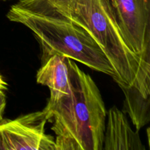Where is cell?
Instances as JSON below:
<instances>
[{
  "mask_svg": "<svg viewBox=\"0 0 150 150\" xmlns=\"http://www.w3.org/2000/svg\"><path fill=\"white\" fill-rule=\"evenodd\" d=\"M35 35L42 48V64L54 55H62L111 76L115 72L94 38L48 0H19L7 13Z\"/></svg>",
  "mask_w": 150,
  "mask_h": 150,
  "instance_id": "6da1fadb",
  "label": "cell"
},
{
  "mask_svg": "<svg viewBox=\"0 0 150 150\" xmlns=\"http://www.w3.org/2000/svg\"><path fill=\"white\" fill-rule=\"evenodd\" d=\"M70 89L44 108L56 134V150H103L106 109L90 76L67 58Z\"/></svg>",
  "mask_w": 150,
  "mask_h": 150,
  "instance_id": "7a4b0ae2",
  "label": "cell"
},
{
  "mask_svg": "<svg viewBox=\"0 0 150 150\" xmlns=\"http://www.w3.org/2000/svg\"><path fill=\"white\" fill-rule=\"evenodd\" d=\"M64 13L99 45L115 72L120 87L135 86L145 98L149 97L150 62L127 45L107 0H71Z\"/></svg>",
  "mask_w": 150,
  "mask_h": 150,
  "instance_id": "3957f363",
  "label": "cell"
},
{
  "mask_svg": "<svg viewBox=\"0 0 150 150\" xmlns=\"http://www.w3.org/2000/svg\"><path fill=\"white\" fill-rule=\"evenodd\" d=\"M127 45L150 62V0H107Z\"/></svg>",
  "mask_w": 150,
  "mask_h": 150,
  "instance_id": "277c9868",
  "label": "cell"
},
{
  "mask_svg": "<svg viewBox=\"0 0 150 150\" xmlns=\"http://www.w3.org/2000/svg\"><path fill=\"white\" fill-rule=\"evenodd\" d=\"M48 122L45 110L15 120L0 121V150H56L55 140L47 135Z\"/></svg>",
  "mask_w": 150,
  "mask_h": 150,
  "instance_id": "5b68a950",
  "label": "cell"
},
{
  "mask_svg": "<svg viewBox=\"0 0 150 150\" xmlns=\"http://www.w3.org/2000/svg\"><path fill=\"white\" fill-rule=\"evenodd\" d=\"M145 150L138 131H133L124 113L117 106L108 111L103 150Z\"/></svg>",
  "mask_w": 150,
  "mask_h": 150,
  "instance_id": "8992f818",
  "label": "cell"
},
{
  "mask_svg": "<svg viewBox=\"0 0 150 150\" xmlns=\"http://www.w3.org/2000/svg\"><path fill=\"white\" fill-rule=\"evenodd\" d=\"M67 58L54 55L42 64L37 74V82L46 86L50 90L48 102H54L70 92V84Z\"/></svg>",
  "mask_w": 150,
  "mask_h": 150,
  "instance_id": "52a82bcc",
  "label": "cell"
},
{
  "mask_svg": "<svg viewBox=\"0 0 150 150\" xmlns=\"http://www.w3.org/2000/svg\"><path fill=\"white\" fill-rule=\"evenodd\" d=\"M120 88L125 95L123 111L128 114L139 131L150 120L149 97L145 98L135 86Z\"/></svg>",
  "mask_w": 150,
  "mask_h": 150,
  "instance_id": "ba28073f",
  "label": "cell"
},
{
  "mask_svg": "<svg viewBox=\"0 0 150 150\" xmlns=\"http://www.w3.org/2000/svg\"><path fill=\"white\" fill-rule=\"evenodd\" d=\"M48 1L52 3L59 10L64 13L71 0H48Z\"/></svg>",
  "mask_w": 150,
  "mask_h": 150,
  "instance_id": "9c48e42d",
  "label": "cell"
},
{
  "mask_svg": "<svg viewBox=\"0 0 150 150\" xmlns=\"http://www.w3.org/2000/svg\"><path fill=\"white\" fill-rule=\"evenodd\" d=\"M3 91L4 89H0V121L3 120V114L6 106V97Z\"/></svg>",
  "mask_w": 150,
  "mask_h": 150,
  "instance_id": "30bf717a",
  "label": "cell"
},
{
  "mask_svg": "<svg viewBox=\"0 0 150 150\" xmlns=\"http://www.w3.org/2000/svg\"><path fill=\"white\" fill-rule=\"evenodd\" d=\"M0 89H6V83L4 82V81L3 80L1 76H0Z\"/></svg>",
  "mask_w": 150,
  "mask_h": 150,
  "instance_id": "8fae6325",
  "label": "cell"
},
{
  "mask_svg": "<svg viewBox=\"0 0 150 150\" xmlns=\"http://www.w3.org/2000/svg\"><path fill=\"white\" fill-rule=\"evenodd\" d=\"M1 1H10V0H1Z\"/></svg>",
  "mask_w": 150,
  "mask_h": 150,
  "instance_id": "7c38bea8",
  "label": "cell"
}]
</instances>
